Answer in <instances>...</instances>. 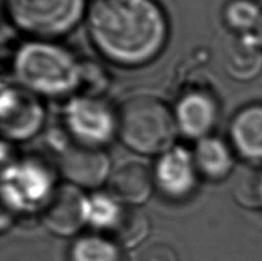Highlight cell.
<instances>
[{
    "label": "cell",
    "instance_id": "cell-1",
    "mask_svg": "<svg viewBox=\"0 0 262 261\" xmlns=\"http://www.w3.org/2000/svg\"><path fill=\"white\" fill-rule=\"evenodd\" d=\"M87 26L104 58L130 68L155 60L169 37L168 18L156 0H95Z\"/></svg>",
    "mask_w": 262,
    "mask_h": 261
},
{
    "label": "cell",
    "instance_id": "cell-2",
    "mask_svg": "<svg viewBox=\"0 0 262 261\" xmlns=\"http://www.w3.org/2000/svg\"><path fill=\"white\" fill-rule=\"evenodd\" d=\"M79 71L81 61L71 51L48 40L23 44L13 58V72L20 86L49 97L78 90Z\"/></svg>",
    "mask_w": 262,
    "mask_h": 261
},
{
    "label": "cell",
    "instance_id": "cell-3",
    "mask_svg": "<svg viewBox=\"0 0 262 261\" xmlns=\"http://www.w3.org/2000/svg\"><path fill=\"white\" fill-rule=\"evenodd\" d=\"M177 129L174 113L151 95L130 97L118 113V133L122 141L143 155L164 154L171 148Z\"/></svg>",
    "mask_w": 262,
    "mask_h": 261
},
{
    "label": "cell",
    "instance_id": "cell-4",
    "mask_svg": "<svg viewBox=\"0 0 262 261\" xmlns=\"http://www.w3.org/2000/svg\"><path fill=\"white\" fill-rule=\"evenodd\" d=\"M10 22L37 40L71 33L86 14L87 0H4Z\"/></svg>",
    "mask_w": 262,
    "mask_h": 261
},
{
    "label": "cell",
    "instance_id": "cell-5",
    "mask_svg": "<svg viewBox=\"0 0 262 261\" xmlns=\"http://www.w3.org/2000/svg\"><path fill=\"white\" fill-rule=\"evenodd\" d=\"M55 176L37 158L12 161L3 171V200L9 211L31 212L45 209L55 192Z\"/></svg>",
    "mask_w": 262,
    "mask_h": 261
},
{
    "label": "cell",
    "instance_id": "cell-6",
    "mask_svg": "<svg viewBox=\"0 0 262 261\" xmlns=\"http://www.w3.org/2000/svg\"><path fill=\"white\" fill-rule=\"evenodd\" d=\"M64 123L74 143L101 148L118 132V114L97 97L77 96L64 110Z\"/></svg>",
    "mask_w": 262,
    "mask_h": 261
},
{
    "label": "cell",
    "instance_id": "cell-7",
    "mask_svg": "<svg viewBox=\"0 0 262 261\" xmlns=\"http://www.w3.org/2000/svg\"><path fill=\"white\" fill-rule=\"evenodd\" d=\"M0 119L3 136L9 141H27L43 127L45 109L37 95L22 86H8L2 90Z\"/></svg>",
    "mask_w": 262,
    "mask_h": 261
},
{
    "label": "cell",
    "instance_id": "cell-8",
    "mask_svg": "<svg viewBox=\"0 0 262 261\" xmlns=\"http://www.w3.org/2000/svg\"><path fill=\"white\" fill-rule=\"evenodd\" d=\"M42 220L54 234H76L89 223V197L74 184H61L42 210Z\"/></svg>",
    "mask_w": 262,
    "mask_h": 261
},
{
    "label": "cell",
    "instance_id": "cell-9",
    "mask_svg": "<svg viewBox=\"0 0 262 261\" xmlns=\"http://www.w3.org/2000/svg\"><path fill=\"white\" fill-rule=\"evenodd\" d=\"M59 165L69 183L83 188H97L112 176L110 159L101 148L74 142L61 148Z\"/></svg>",
    "mask_w": 262,
    "mask_h": 261
},
{
    "label": "cell",
    "instance_id": "cell-10",
    "mask_svg": "<svg viewBox=\"0 0 262 261\" xmlns=\"http://www.w3.org/2000/svg\"><path fill=\"white\" fill-rule=\"evenodd\" d=\"M199 170L193 155L183 147H171L164 154L155 166L154 179L158 188L171 200H183L193 193Z\"/></svg>",
    "mask_w": 262,
    "mask_h": 261
},
{
    "label": "cell",
    "instance_id": "cell-11",
    "mask_svg": "<svg viewBox=\"0 0 262 261\" xmlns=\"http://www.w3.org/2000/svg\"><path fill=\"white\" fill-rule=\"evenodd\" d=\"M219 115L214 97L205 91H189L179 99L176 106L178 129L188 138L207 137L215 127Z\"/></svg>",
    "mask_w": 262,
    "mask_h": 261
},
{
    "label": "cell",
    "instance_id": "cell-12",
    "mask_svg": "<svg viewBox=\"0 0 262 261\" xmlns=\"http://www.w3.org/2000/svg\"><path fill=\"white\" fill-rule=\"evenodd\" d=\"M155 179L145 164L127 161L112 171L109 191L113 197L124 205H141L150 199Z\"/></svg>",
    "mask_w": 262,
    "mask_h": 261
},
{
    "label": "cell",
    "instance_id": "cell-13",
    "mask_svg": "<svg viewBox=\"0 0 262 261\" xmlns=\"http://www.w3.org/2000/svg\"><path fill=\"white\" fill-rule=\"evenodd\" d=\"M230 140L235 151L250 163L262 160V104L243 107L230 123Z\"/></svg>",
    "mask_w": 262,
    "mask_h": 261
},
{
    "label": "cell",
    "instance_id": "cell-14",
    "mask_svg": "<svg viewBox=\"0 0 262 261\" xmlns=\"http://www.w3.org/2000/svg\"><path fill=\"white\" fill-rule=\"evenodd\" d=\"M225 69L237 81H251L262 71V48L256 36L238 33L225 50Z\"/></svg>",
    "mask_w": 262,
    "mask_h": 261
},
{
    "label": "cell",
    "instance_id": "cell-15",
    "mask_svg": "<svg viewBox=\"0 0 262 261\" xmlns=\"http://www.w3.org/2000/svg\"><path fill=\"white\" fill-rule=\"evenodd\" d=\"M193 159L199 174L210 181L227 178L234 166V158L229 146L220 138L211 136L199 140Z\"/></svg>",
    "mask_w": 262,
    "mask_h": 261
},
{
    "label": "cell",
    "instance_id": "cell-16",
    "mask_svg": "<svg viewBox=\"0 0 262 261\" xmlns=\"http://www.w3.org/2000/svg\"><path fill=\"white\" fill-rule=\"evenodd\" d=\"M150 232L148 217L140 209L130 205H124L118 219L107 234L118 246L132 248L140 245Z\"/></svg>",
    "mask_w": 262,
    "mask_h": 261
},
{
    "label": "cell",
    "instance_id": "cell-17",
    "mask_svg": "<svg viewBox=\"0 0 262 261\" xmlns=\"http://www.w3.org/2000/svg\"><path fill=\"white\" fill-rule=\"evenodd\" d=\"M69 261H127L112 238L102 235L79 237L69 251Z\"/></svg>",
    "mask_w": 262,
    "mask_h": 261
},
{
    "label": "cell",
    "instance_id": "cell-18",
    "mask_svg": "<svg viewBox=\"0 0 262 261\" xmlns=\"http://www.w3.org/2000/svg\"><path fill=\"white\" fill-rule=\"evenodd\" d=\"M235 201L247 209L262 207V165L252 163L243 168L233 184Z\"/></svg>",
    "mask_w": 262,
    "mask_h": 261
},
{
    "label": "cell",
    "instance_id": "cell-19",
    "mask_svg": "<svg viewBox=\"0 0 262 261\" xmlns=\"http://www.w3.org/2000/svg\"><path fill=\"white\" fill-rule=\"evenodd\" d=\"M124 204L110 193H95L89 197V224L109 233L117 224Z\"/></svg>",
    "mask_w": 262,
    "mask_h": 261
},
{
    "label": "cell",
    "instance_id": "cell-20",
    "mask_svg": "<svg viewBox=\"0 0 262 261\" xmlns=\"http://www.w3.org/2000/svg\"><path fill=\"white\" fill-rule=\"evenodd\" d=\"M262 9L255 0H230L224 8V20L237 33H250L257 28Z\"/></svg>",
    "mask_w": 262,
    "mask_h": 261
},
{
    "label": "cell",
    "instance_id": "cell-21",
    "mask_svg": "<svg viewBox=\"0 0 262 261\" xmlns=\"http://www.w3.org/2000/svg\"><path fill=\"white\" fill-rule=\"evenodd\" d=\"M107 86H109V77H107L104 67H101L96 61H81L78 84L81 96L100 99Z\"/></svg>",
    "mask_w": 262,
    "mask_h": 261
},
{
    "label": "cell",
    "instance_id": "cell-22",
    "mask_svg": "<svg viewBox=\"0 0 262 261\" xmlns=\"http://www.w3.org/2000/svg\"><path fill=\"white\" fill-rule=\"evenodd\" d=\"M132 261H178V256L166 243L154 242L137 250Z\"/></svg>",
    "mask_w": 262,
    "mask_h": 261
},
{
    "label": "cell",
    "instance_id": "cell-23",
    "mask_svg": "<svg viewBox=\"0 0 262 261\" xmlns=\"http://www.w3.org/2000/svg\"><path fill=\"white\" fill-rule=\"evenodd\" d=\"M256 38H257L258 42H260V45L262 48V14L260 18V22H258V25H257V28H256Z\"/></svg>",
    "mask_w": 262,
    "mask_h": 261
}]
</instances>
